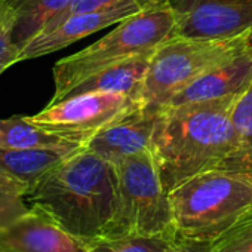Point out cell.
<instances>
[{
  "mask_svg": "<svg viewBox=\"0 0 252 252\" xmlns=\"http://www.w3.org/2000/svg\"><path fill=\"white\" fill-rule=\"evenodd\" d=\"M212 252H252V214L215 239Z\"/></svg>",
  "mask_w": 252,
  "mask_h": 252,
  "instance_id": "cell-21",
  "label": "cell"
},
{
  "mask_svg": "<svg viewBox=\"0 0 252 252\" xmlns=\"http://www.w3.org/2000/svg\"><path fill=\"white\" fill-rule=\"evenodd\" d=\"M71 143L54 132L36 126L29 116H12L0 119V149L54 147Z\"/></svg>",
  "mask_w": 252,
  "mask_h": 252,
  "instance_id": "cell-16",
  "label": "cell"
},
{
  "mask_svg": "<svg viewBox=\"0 0 252 252\" xmlns=\"http://www.w3.org/2000/svg\"><path fill=\"white\" fill-rule=\"evenodd\" d=\"M177 20L168 0H155L88 48L60 60L54 67L55 92L48 105L64 99L67 92L92 74L129 58L156 51L175 36Z\"/></svg>",
  "mask_w": 252,
  "mask_h": 252,
  "instance_id": "cell-4",
  "label": "cell"
},
{
  "mask_svg": "<svg viewBox=\"0 0 252 252\" xmlns=\"http://www.w3.org/2000/svg\"><path fill=\"white\" fill-rule=\"evenodd\" d=\"M147 5L149 3L128 2V3L116 5V6L94 11V12L71 15L63 20L61 23H58L57 26L48 27L42 30L39 34H36L20 51L18 63L34 60V58L61 51L92 33H96L105 27L119 24L120 21L132 17L134 14H137Z\"/></svg>",
  "mask_w": 252,
  "mask_h": 252,
  "instance_id": "cell-9",
  "label": "cell"
},
{
  "mask_svg": "<svg viewBox=\"0 0 252 252\" xmlns=\"http://www.w3.org/2000/svg\"><path fill=\"white\" fill-rule=\"evenodd\" d=\"M252 82V33L248 45L230 61L212 68L181 92L174 95L165 105H177L193 101L240 96Z\"/></svg>",
  "mask_w": 252,
  "mask_h": 252,
  "instance_id": "cell-13",
  "label": "cell"
},
{
  "mask_svg": "<svg viewBox=\"0 0 252 252\" xmlns=\"http://www.w3.org/2000/svg\"><path fill=\"white\" fill-rule=\"evenodd\" d=\"M143 102L119 92H86L46 105L29 119L42 129L85 146L107 125L131 113Z\"/></svg>",
  "mask_w": 252,
  "mask_h": 252,
  "instance_id": "cell-7",
  "label": "cell"
},
{
  "mask_svg": "<svg viewBox=\"0 0 252 252\" xmlns=\"http://www.w3.org/2000/svg\"><path fill=\"white\" fill-rule=\"evenodd\" d=\"M0 252H88V243L36 206L0 230Z\"/></svg>",
  "mask_w": 252,
  "mask_h": 252,
  "instance_id": "cell-11",
  "label": "cell"
},
{
  "mask_svg": "<svg viewBox=\"0 0 252 252\" xmlns=\"http://www.w3.org/2000/svg\"><path fill=\"white\" fill-rule=\"evenodd\" d=\"M8 2L15 14L14 42L21 51L70 3V0H8Z\"/></svg>",
  "mask_w": 252,
  "mask_h": 252,
  "instance_id": "cell-15",
  "label": "cell"
},
{
  "mask_svg": "<svg viewBox=\"0 0 252 252\" xmlns=\"http://www.w3.org/2000/svg\"><path fill=\"white\" fill-rule=\"evenodd\" d=\"M24 199L26 196L15 184L0 175V230L29 212L30 206L26 205Z\"/></svg>",
  "mask_w": 252,
  "mask_h": 252,
  "instance_id": "cell-20",
  "label": "cell"
},
{
  "mask_svg": "<svg viewBox=\"0 0 252 252\" xmlns=\"http://www.w3.org/2000/svg\"><path fill=\"white\" fill-rule=\"evenodd\" d=\"M181 237L214 242L252 214V172L214 168L169 191Z\"/></svg>",
  "mask_w": 252,
  "mask_h": 252,
  "instance_id": "cell-3",
  "label": "cell"
},
{
  "mask_svg": "<svg viewBox=\"0 0 252 252\" xmlns=\"http://www.w3.org/2000/svg\"><path fill=\"white\" fill-rule=\"evenodd\" d=\"M231 122L236 131L237 149L221 168L252 172V82L236 98L231 110Z\"/></svg>",
  "mask_w": 252,
  "mask_h": 252,
  "instance_id": "cell-17",
  "label": "cell"
},
{
  "mask_svg": "<svg viewBox=\"0 0 252 252\" xmlns=\"http://www.w3.org/2000/svg\"><path fill=\"white\" fill-rule=\"evenodd\" d=\"M15 14L8 0H0V74L18 63L20 49L14 42Z\"/></svg>",
  "mask_w": 252,
  "mask_h": 252,
  "instance_id": "cell-19",
  "label": "cell"
},
{
  "mask_svg": "<svg viewBox=\"0 0 252 252\" xmlns=\"http://www.w3.org/2000/svg\"><path fill=\"white\" fill-rule=\"evenodd\" d=\"M180 234H122L104 236L88 243V252H169Z\"/></svg>",
  "mask_w": 252,
  "mask_h": 252,
  "instance_id": "cell-18",
  "label": "cell"
},
{
  "mask_svg": "<svg viewBox=\"0 0 252 252\" xmlns=\"http://www.w3.org/2000/svg\"><path fill=\"white\" fill-rule=\"evenodd\" d=\"M119 211L105 236L177 233L174 211L153 152L143 150L117 163ZM104 237V236H102Z\"/></svg>",
  "mask_w": 252,
  "mask_h": 252,
  "instance_id": "cell-6",
  "label": "cell"
},
{
  "mask_svg": "<svg viewBox=\"0 0 252 252\" xmlns=\"http://www.w3.org/2000/svg\"><path fill=\"white\" fill-rule=\"evenodd\" d=\"M27 199L68 233L89 243L105 236L117 215V165L83 146L51 171Z\"/></svg>",
  "mask_w": 252,
  "mask_h": 252,
  "instance_id": "cell-2",
  "label": "cell"
},
{
  "mask_svg": "<svg viewBox=\"0 0 252 252\" xmlns=\"http://www.w3.org/2000/svg\"><path fill=\"white\" fill-rule=\"evenodd\" d=\"M168 3L177 20L175 36L231 39L252 32V0H168Z\"/></svg>",
  "mask_w": 252,
  "mask_h": 252,
  "instance_id": "cell-8",
  "label": "cell"
},
{
  "mask_svg": "<svg viewBox=\"0 0 252 252\" xmlns=\"http://www.w3.org/2000/svg\"><path fill=\"white\" fill-rule=\"evenodd\" d=\"M169 252H212V242L181 237Z\"/></svg>",
  "mask_w": 252,
  "mask_h": 252,
  "instance_id": "cell-23",
  "label": "cell"
},
{
  "mask_svg": "<svg viewBox=\"0 0 252 252\" xmlns=\"http://www.w3.org/2000/svg\"><path fill=\"white\" fill-rule=\"evenodd\" d=\"M160 107L143 102L131 113L107 125L85 147L114 165L143 150H152Z\"/></svg>",
  "mask_w": 252,
  "mask_h": 252,
  "instance_id": "cell-10",
  "label": "cell"
},
{
  "mask_svg": "<svg viewBox=\"0 0 252 252\" xmlns=\"http://www.w3.org/2000/svg\"><path fill=\"white\" fill-rule=\"evenodd\" d=\"M155 51L113 64L71 88L64 99L86 92H119L141 99V89ZM143 101V99H141Z\"/></svg>",
  "mask_w": 252,
  "mask_h": 252,
  "instance_id": "cell-14",
  "label": "cell"
},
{
  "mask_svg": "<svg viewBox=\"0 0 252 252\" xmlns=\"http://www.w3.org/2000/svg\"><path fill=\"white\" fill-rule=\"evenodd\" d=\"M236 98L160 107L152 152L168 193L196 174L224 166L234 155L231 110Z\"/></svg>",
  "mask_w": 252,
  "mask_h": 252,
  "instance_id": "cell-1",
  "label": "cell"
},
{
  "mask_svg": "<svg viewBox=\"0 0 252 252\" xmlns=\"http://www.w3.org/2000/svg\"><path fill=\"white\" fill-rule=\"evenodd\" d=\"M82 147V144H64L54 147L0 149V175L15 184L29 197L51 171Z\"/></svg>",
  "mask_w": 252,
  "mask_h": 252,
  "instance_id": "cell-12",
  "label": "cell"
},
{
  "mask_svg": "<svg viewBox=\"0 0 252 252\" xmlns=\"http://www.w3.org/2000/svg\"><path fill=\"white\" fill-rule=\"evenodd\" d=\"M252 32L231 39L171 37L153 54L141 89L144 102L165 105L191 82L245 49Z\"/></svg>",
  "mask_w": 252,
  "mask_h": 252,
  "instance_id": "cell-5",
  "label": "cell"
},
{
  "mask_svg": "<svg viewBox=\"0 0 252 252\" xmlns=\"http://www.w3.org/2000/svg\"><path fill=\"white\" fill-rule=\"evenodd\" d=\"M128 2H141V3H152L155 0H70V3L45 27H52L57 26L58 23H61L63 20L76 15V14H85V12H94V11H99V9H105V8H111L116 5H122V3H128ZM43 29V30H45Z\"/></svg>",
  "mask_w": 252,
  "mask_h": 252,
  "instance_id": "cell-22",
  "label": "cell"
}]
</instances>
